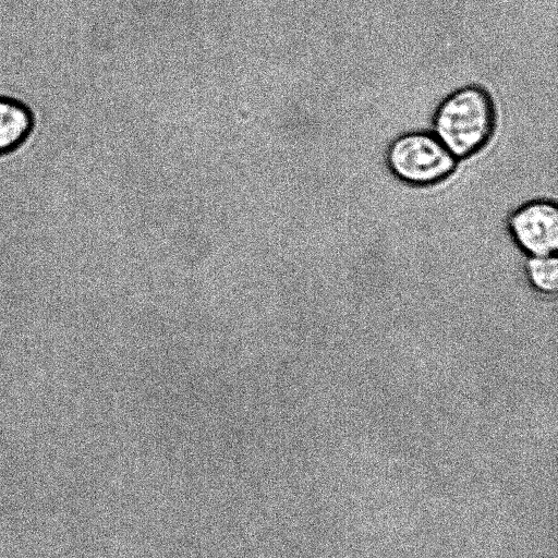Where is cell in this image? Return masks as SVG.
Segmentation results:
<instances>
[{"instance_id":"6da1fadb","label":"cell","mask_w":558,"mask_h":558,"mask_svg":"<svg viewBox=\"0 0 558 558\" xmlns=\"http://www.w3.org/2000/svg\"><path fill=\"white\" fill-rule=\"evenodd\" d=\"M497 109L490 93L466 84L446 95L432 116V132L459 161L472 158L492 141Z\"/></svg>"},{"instance_id":"7a4b0ae2","label":"cell","mask_w":558,"mask_h":558,"mask_svg":"<svg viewBox=\"0 0 558 558\" xmlns=\"http://www.w3.org/2000/svg\"><path fill=\"white\" fill-rule=\"evenodd\" d=\"M385 163L395 179L411 187H432L456 172L459 160L432 131L416 130L396 136L388 144Z\"/></svg>"},{"instance_id":"5b68a950","label":"cell","mask_w":558,"mask_h":558,"mask_svg":"<svg viewBox=\"0 0 558 558\" xmlns=\"http://www.w3.org/2000/svg\"><path fill=\"white\" fill-rule=\"evenodd\" d=\"M525 277L534 291L544 295L558 290L557 255L529 256L524 264Z\"/></svg>"},{"instance_id":"3957f363","label":"cell","mask_w":558,"mask_h":558,"mask_svg":"<svg viewBox=\"0 0 558 558\" xmlns=\"http://www.w3.org/2000/svg\"><path fill=\"white\" fill-rule=\"evenodd\" d=\"M507 230L514 244L529 256L556 255L558 207L548 198L530 199L507 218Z\"/></svg>"},{"instance_id":"277c9868","label":"cell","mask_w":558,"mask_h":558,"mask_svg":"<svg viewBox=\"0 0 558 558\" xmlns=\"http://www.w3.org/2000/svg\"><path fill=\"white\" fill-rule=\"evenodd\" d=\"M36 116L22 100L0 95V156L22 148L34 134Z\"/></svg>"}]
</instances>
